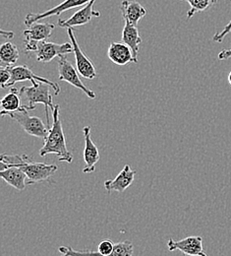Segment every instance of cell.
Returning a JSON list of instances; mask_svg holds the SVG:
<instances>
[{
  "label": "cell",
  "mask_w": 231,
  "mask_h": 256,
  "mask_svg": "<svg viewBox=\"0 0 231 256\" xmlns=\"http://www.w3.org/2000/svg\"><path fill=\"white\" fill-rule=\"evenodd\" d=\"M0 34H1L4 38H6V40H11V38L14 36V32H12V31H5V30H3V29L0 30Z\"/></svg>",
  "instance_id": "cell-25"
},
{
  "label": "cell",
  "mask_w": 231,
  "mask_h": 256,
  "mask_svg": "<svg viewBox=\"0 0 231 256\" xmlns=\"http://www.w3.org/2000/svg\"><path fill=\"white\" fill-rule=\"evenodd\" d=\"M90 1L91 0H64L62 3L58 4L57 6L51 8L47 11H44L42 13H29L26 16L24 23L28 27V26L32 25L33 23L38 22L42 19H46L51 16H59L60 14H62L65 11L84 6V5L88 4Z\"/></svg>",
  "instance_id": "cell-11"
},
{
  "label": "cell",
  "mask_w": 231,
  "mask_h": 256,
  "mask_svg": "<svg viewBox=\"0 0 231 256\" xmlns=\"http://www.w3.org/2000/svg\"><path fill=\"white\" fill-rule=\"evenodd\" d=\"M96 1L97 0H91L68 19H59L57 25L60 28H75L90 23L94 17H100V12L94 9Z\"/></svg>",
  "instance_id": "cell-10"
},
{
  "label": "cell",
  "mask_w": 231,
  "mask_h": 256,
  "mask_svg": "<svg viewBox=\"0 0 231 256\" xmlns=\"http://www.w3.org/2000/svg\"><path fill=\"white\" fill-rule=\"evenodd\" d=\"M19 50L16 44L7 42L0 48V65L3 68H12L19 60Z\"/></svg>",
  "instance_id": "cell-19"
},
{
  "label": "cell",
  "mask_w": 231,
  "mask_h": 256,
  "mask_svg": "<svg viewBox=\"0 0 231 256\" xmlns=\"http://www.w3.org/2000/svg\"><path fill=\"white\" fill-rule=\"evenodd\" d=\"M135 174L136 170H131L129 164H125L123 170L118 174V176L114 180H107L104 182V188L108 193H121L125 192L132 184Z\"/></svg>",
  "instance_id": "cell-14"
},
{
  "label": "cell",
  "mask_w": 231,
  "mask_h": 256,
  "mask_svg": "<svg viewBox=\"0 0 231 256\" xmlns=\"http://www.w3.org/2000/svg\"><path fill=\"white\" fill-rule=\"evenodd\" d=\"M108 58L116 65L124 66L130 64H137L138 58L134 56L132 50L124 42H112L107 50Z\"/></svg>",
  "instance_id": "cell-13"
},
{
  "label": "cell",
  "mask_w": 231,
  "mask_h": 256,
  "mask_svg": "<svg viewBox=\"0 0 231 256\" xmlns=\"http://www.w3.org/2000/svg\"><path fill=\"white\" fill-rule=\"evenodd\" d=\"M219 60H227L231 58V48L224 50L219 54Z\"/></svg>",
  "instance_id": "cell-24"
},
{
  "label": "cell",
  "mask_w": 231,
  "mask_h": 256,
  "mask_svg": "<svg viewBox=\"0 0 231 256\" xmlns=\"http://www.w3.org/2000/svg\"><path fill=\"white\" fill-rule=\"evenodd\" d=\"M231 32V22L224 28V30L222 32H217L214 36H213V40L216 42H223L224 38Z\"/></svg>",
  "instance_id": "cell-23"
},
{
  "label": "cell",
  "mask_w": 231,
  "mask_h": 256,
  "mask_svg": "<svg viewBox=\"0 0 231 256\" xmlns=\"http://www.w3.org/2000/svg\"><path fill=\"white\" fill-rule=\"evenodd\" d=\"M1 106V116H5L7 114L18 112L21 108V96L19 91L12 87L10 93L3 96L0 102Z\"/></svg>",
  "instance_id": "cell-20"
},
{
  "label": "cell",
  "mask_w": 231,
  "mask_h": 256,
  "mask_svg": "<svg viewBox=\"0 0 231 256\" xmlns=\"http://www.w3.org/2000/svg\"><path fill=\"white\" fill-rule=\"evenodd\" d=\"M57 68L59 73V79L61 81L67 82L75 88L83 91L90 98H96V93L88 89L87 86L82 82V80L79 77L78 70H76L75 67L67 60L66 56L58 58Z\"/></svg>",
  "instance_id": "cell-8"
},
{
  "label": "cell",
  "mask_w": 231,
  "mask_h": 256,
  "mask_svg": "<svg viewBox=\"0 0 231 256\" xmlns=\"http://www.w3.org/2000/svg\"><path fill=\"white\" fill-rule=\"evenodd\" d=\"M53 124L49 128L47 137L44 139V144L39 150V156L45 157L49 154H54L58 157L59 162H72L73 155L67 149L65 135L61 120L59 118V104H55L52 112Z\"/></svg>",
  "instance_id": "cell-2"
},
{
  "label": "cell",
  "mask_w": 231,
  "mask_h": 256,
  "mask_svg": "<svg viewBox=\"0 0 231 256\" xmlns=\"http://www.w3.org/2000/svg\"><path fill=\"white\" fill-rule=\"evenodd\" d=\"M24 44L26 54H34L36 60L41 64H48L55 58L65 56L73 52V46L70 42L58 44L47 40H25Z\"/></svg>",
  "instance_id": "cell-3"
},
{
  "label": "cell",
  "mask_w": 231,
  "mask_h": 256,
  "mask_svg": "<svg viewBox=\"0 0 231 256\" xmlns=\"http://www.w3.org/2000/svg\"><path fill=\"white\" fill-rule=\"evenodd\" d=\"M49 85L46 83H38L37 86H24L19 90L21 98L27 102V104L24 106L30 112L33 110L37 104H42L44 106L45 110V118L47 120V126L50 128V116H49V110L53 112L55 106L52 102V96L49 92Z\"/></svg>",
  "instance_id": "cell-4"
},
{
  "label": "cell",
  "mask_w": 231,
  "mask_h": 256,
  "mask_svg": "<svg viewBox=\"0 0 231 256\" xmlns=\"http://www.w3.org/2000/svg\"><path fill=\"white\" fill-rule=\"evenodd\" d=\"M122 42L126 44L128 46H130L134 56L137 58L140 50V46L143 42L142 38L139 34L137 26H134L129 24L128 22H125V25L122 31Z\"/></svg>",
  "instance_id": "cell-18"
},
{
  "label": "cell",
  "mask_w": 231,
  "mask_h": 256,
  "mask_svg": "<svg viewBox=\"0 0 231 256\" xmlns=\"http://www.w3.org/2000/svg\"><path fill=\"white\" fill-rule=\"evenodd\" d=\"M83 134L85 138V148H84L85 166L83 168V172L92 174L96 170V164L100 158L99 149L91 137L90 126H85L83 128Z\"/></svg>",
  "instance_id": "cell-12"
},
{
  "label": "cell",
  "mask_w": 231,
  "mask_h": 256,
  "mask_svg": "<svg viewBox=\"0 0 231 256\" xmlns=\"http://www.w3.org/2000/svg\"><path fill=\"white\" fill-rule=\"evenodd\" d=\"M121 14L125 22L138 26L140 20L146 16L147 11L138 1L123 0L121 3Z\"/></svg>",
  "instance_id": "cell-16"
},
{
  "label": "cell",
  "mask_w": 231,
  "mask_h": 256,
  "mask_svg": "<svg viewBox=\"0 0 231 256\" xmlns=\"http://www.w3.org/2000/svg\"><path fill=\"white\" fill-rule=\"evenodd\" d=\"M55 27V24L41 23L38 21L28 26V29L23 32V34L25 36V40H31L36 42L46 40L50 38Z\"/></svg>",
  "instance_id": "cell-17"
},
{
  "label": "cell",
  "mask_w": 231,
  "mask_h": 256,
  "mask_svg": "<svg viewBox=\"0 0 231 256\" xmlns=\"http://www.w3.org/2000/svg\"><path fill=\"white\" fill-rule=\"evenodd\" d=\"M11 71V81L8 84L7 88L10 87L12 88L16 83L19 82H24V81H30L32 83L33 86H37V84L40 83H46L48 84L55 93V96H57L60 93V87L57 83L52 82L50 80H48L47 78L38 76L36 74L33 73L32 69H30L28 67V65H20V66H14L12 68H10Z\"/></svg>",
  "instance_id": "cell-6"
},
{
  "label": "cell",
  "mask_w": 231,
  "mask_h": 256,
  "mask_svg": "<svg viewBox=\"0 0 231 256\" xmlns=\"http://www.w3.org/2000/svg\"><path fill=\"white\" fill-rule=\"evenodd\" d=\"M185 1L189 4L190 9L187 12V20L191 19L196 13L208 10L213 6L218 0H180Z\"/></svg>",
  "instance_id": "cell-21"
},
{
  "label": "cell",
  "mask_w": 231,
  "mask_h": 256,
  "mask_svg": "<svg viewBox=\"0 0 231 256\" xmlns=\"http://www.w3.org/2000/svg\"><path fill=\"white\" fill-rule=\"evenodd\" d=\"M167 248L171 252L175 250H180L185 256H208L204 250L203 238L199 236H187L177 242L170 238L167 242Z\"/></svg>",
  "instance_id": "cell-9"
},
{
  "label": "cell",
  "mask_w": 231,
  "mask_h": 256,
  "mask_svg": "<svg viewBox=\"0 0 231 256\" xmlns=\"http://www.w3.org/2000/svg\"><path fill=\"white\" fill-rule=\"evenodd\" d=\"M67 34H68V36L73 46V54L75 56L77 70H78L79 74L85 79H89V80L95 79L98 75L96 67L94 66L92 60L81 50V48L75 38V34H74V28L67 29Z\"/></svg>",
  "instance_id": "cell-7"
},
{
  "label": "cell",
  "mask_w": 231,
  "mask_h": 256,
  "mask_svg": "<svg viewBox=\"0 0 231 256\" xmlns=\"http://www.w3.org/2000/svg\"><path fill=\"white\" fill-rule=\"evenodd\" d=\"M228 79H229V83H230V85L231 86V71L229 73V77H228Z\"/></svg>",
  "instance_id": "cell-26"
},
{
  "label": "cell",
  "mask_w": 231,
  "mask_h": 256,
  "mask_svg": "<svg viewBox=\"0 0 231 256\" xmlns=\"http://www.w3.org/2000/svg\"><path fill=\"white\" fill-rule=\"evenodd\" d=\"M1 166H15L23 170L28 178V186L49 182L51 176L58 170L55 164H45L33 160L30 156L24 155H7L0 156Z\"/></svg>",
  "instance_id": "cell-1"
},
{
  "label": "cell",
  "mask_w": 231,
  "mask_h": 256,
  "mask_svg": "<svg viewBox=\"0 0 231 256\" xmlns=\"http://www.w3.org/2000/svg\"><path fill=\"white\" fill-rule=\"evenodd\" d=\"M10 116L12 120H16L22 128L31 136L45 139L48 135L49 128L43 124V122L37 116H31L29 114V110L22 106L18 112H10L6 114Z\"/></svg>",
  "instance_id": "cell-5"
},
{
  "label": "cell",
  "mask_w": 231,
  "mask_h": 256,
  "mask_svg": "<svg viewBox=\"0 0 231 256\" xmlns=\"http://www.w3.org/2000/svg\"><path fill=\"white\" fill-rule=\"evenodd\" d=\"M11 81V71L10 68H3L0 69V85L2 89H6L8 84Z\"/></svg>",
  "instance_id": "cell-22"
},
{
  "label": "cell",
  "mask_w": 231,
  "mask_h": 256,
  "mask_svg": "<svg viewBox=\"0 0 231 256\" xmlns=\"http://www.w3.org/2000/svg\"><path fill=\"white\" fill-rule=\"evenodd\" d=\"M0 176L7 184L20 192L24 190L26 186H28L26 174L23 170L15 166H1Z\"/></svg>",
  "instance_id": "cell-15"
},
{
  "label": "cell",
  "mask_w": 231,
  "mask_h": 256,
  "mask_svg": "<svg viewBox=\"0 0 231 256\" xmlns=\"http://www.w3.org/2000/svg\"><path fill=\"white\" fill-rule=\"evenodd\" d=\"M218 1H219V0H218Z\"/></svg>",
  "instance_id": "cell-27"
}]
</instances>
